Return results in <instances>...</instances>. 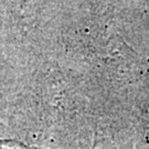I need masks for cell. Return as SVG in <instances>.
Wrapping results in <instances>:
<instances>
[{"instance_id": "1", "label": "cell", "mask_w": 149, "mask_h": 149, "mask_svg": "<svg viewBox=\"0 0 149 149\" xmlns=\"http://www.w3.org/2000/svg\"><path fill=\"white\" fill-rule=\"evenodd\" d=\"M0 149H42L15 139H0Z\"/></svg>"}]
</instances>
